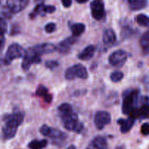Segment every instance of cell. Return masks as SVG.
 Listing matches in <instances>:
<instances>
[{
	"mask_svg": "<svg viewBox=\"0 0 149 149\" xmlns=\"http://www.w3.org/2000/svg\"><path fill=\"white\" fill-rule=\"evenodd\" d=\"M24 113L22 111H15L5 118V124L2 128L3 136L5 139H12L17 132L18 128L22 124Z\"/></svg>",
	"mask_w": 149,
	"mask_h": 149,
	"instance_id": "obj_1",
	"label": "cell"
},
{
	"mask_svg": "<svg viewBox=\"0 0 149 149\" xmlns=\"http://www.w3.org/2000/svg\"><path fill=\"white\" fill-rule=\"evenodd\" d=\"M123 97H124L122 101L123 113L130 116L136 110V103L138 97V92L134 90H128L125 92Z\"/></svg>",
	"mask_w": 149,
	"mask_h": 149,
	"instance_id": "obj_2",
	"label": "cell"
},
{
	"mask_svg": "<svg viewBox=\"0 0 149 149\" xmlns=\"http://www.w3.org/2000/svg\"><path fill=\"white\" fill-rule=\"evenodd\" d=\"M64 128L69 131L80 133L83 130V124L78 121V116L74 111L61 116Z\"/></svg>",
	"mask_w": 149,
	"mask_h": 149,
	"instance_id": "obj_3",
	"label": "cell"
},
{
	"mask_svg": "<svg viewBox=\"0 0 149 149\" xmlns=\"http://www.w3.org/2000/svg\"><path fill=\"white\" fill-rule=\"evenodd\" d=\"M39 130L44 136L49 137L50 138H51L54 143L56 145L59 144L60 143H62L67 138V135L64 132H61L58 130L50 127L48 125H42Z\"/></svg>",
	"mask_w": 149,
	"mask_h": 149,
	"instance_id": "obj_4",
	"label": "cell"
},
{
	"mask_svg": "<svg viewBox=\"0 0 149 149\" xmlns=\"http://www.w3.org/2000/svg\"><path fill=\"white\" fill-rule=\"evenodd\" d=\"M26 50H25L18 44L13 43L10 45L7 49L4 58L6 64H10L13 60L23 58L26 55Z\"/></svg>",
	"mask_w": 149,
	"mask_h": 149,
	"instance_id": "obj_5",
	"label": "cell"
},
{
	"mask_svg": "<svg viewBox=\"0 0 149 149\" xmlns=\"http://www.w3.org/2000/svg\"><path fill=\"white\" fill-rule=\"evenodd\" d=\"M65 78L67 80H72L75 78L85 79L88 78V71L82 64H75L66 70Z\"/></svg>",
	"mask_w": 149,
	"mask_h": 149,
	"instance_id": "obj_6",
	"label": "cell"
},
{
	"mask_svg": "<svg viewBox=\"0 0 149 149\" xmlns=\"http://www.w3.org/2000/svg\"><path fill=\"white\" fill-rule=\"evenodd\" d=\"M41 62V56L35 53L32 49L26 51V55L23 58L21 66L24 71H27L30 68L32 64H37Z\"/></svg>",
	"mask_w": 149,
	"mask_h": 149,
	"instance_id": "obj_7",
	"label": "cell"
},
{
	"mask_svg": "<svg viewBox=\"0 0 149 149\" xmlns=\"http://www.w3.org/2000/svg\"><path fill=\"white\" fill-rule=\"evenodd\" d=\"M127 60V53L124 50L118 49L112 52L108 58L110 64L114 67H121Z\"/></svg>",
	"mask_w": 149,
	"mask_h": 149,
	"instance_id": "obj_8",
	"label": "cell"
},
{
	"mask_svg": "<svg viewBox=\"0 0 149 149\" xmlns=\"http://www.w3.org/2000/svg\"><path fill=\"white\" fill-rule=\"evenodd\" d=\"M91 15L95 20H100L105 16V3L103 0H93L90 4Z\"/></svg>",
	"mask_w": 149,
	"mask_h": 149,
	"instance_id": "obj_9",
	"label": "cell"
},
{
	"mask_svg": "<svg viewBox=\"0 0 149 149\" xmlns=\"http://www.w3.org/2000/svg\"><path fill=\"white\" fill-rule=\"evenodd\" d=\"M111 116L108 112L99 111L96 112L94 116V123L98 130H102L110 122Z\"/></svg>",
	"mask_w": 149,
	"mask_h": 149,
	"instance_id": "obj_10",
	"label": "cell"
},
{
	"mask_svg": "<svg viewBox=\"0 0 149 149\" xmlns=\"http://www.w3.org/2000/svg\"><path fill=\"white\" fill-rule=\"evenodd\" d=\"M29 0H7V6L10 12L18 13L27 7Z\"/></svg>",
	"mask_w": 149,
	"mask_h": 149,
	"instance_id": "obj_11",
	"label": "cell"
},
{
	"mask_svg": "<svg viewBox=\"0 0 149 149\" xmlns=\"http://www.w3.org/2000/svg\"><path fill=\"white\" fill-rule=\"evenodd\" d=\"M32 49L35 53L41 56L44 54H49L53 52L56 49V47L53 44L43 43L36 45L34 47H32Z\"/></svg>",
	"mask_w": 149,
	"mask_h": 149,
	"instance_id": "obj_12",
	"label": "cell"
},
{
	"mask_svg": "<svg viewBox=\"0 0 149 149\" xmlns=\"http://www.w3.org/2000/svg\"><path fill=\"white\" fill-rule=\"evenodd\" d=\"M56 11V7L53 5H44L43 4H39L36 6L33 10L32 13L30 14V17L34 18L38 15L41 14L45 15L46 13H53Z\"/></svg>",
	"mask_w": 149,
	"mask_h": 149,
	"instance_id": "obj_13",
	"label": "cell"
},
{
	"mask_svg": "<svg viewBox=\"0 0 149 149\" xmlns=\"http://www.w3.org/2000/svg\"><path fill=\"white\" fill-rule=\"evenodd\" d=\"M108 148V143L103 136L98 135L95 137L86 147V149H106Z\"/></svg>",
	"mask_w": 149,
	"mask_h": 149,
	"instance_id": "obj_14",
	"label": "cell"
},
{
	"mask_svg": "<svg viewBox=\"0 0 149 149\" xmlns=\"http://www.w3.org/2000/svg\"><path fill=\"white\" fill-rule=\"evenodd\" d=\"M74 37L75 36H70V37H68L64 40L61 41L56 47L58 52L62 54L67 53L71 48L72 45L76 42V39Z\"/></svg>",
	"mask_w": 149,
	"mask_h": 149,
	"instance_id": "obj_15",
	"label": "cell"
},
{
	"mask_svg": "<svg viewBox=\"0 0 149 149\" xmlns=\"http://www.w3.org/2000/svg\"><path fill=\"white\" fill-rule=\"evenodd\" d=\"M134 121H135V119L132 117V116H129L128 119H118V124H119L120 126H121V129H120L121 130V132L122 133L128 132L131 129L133 125H134Z\"/></svg>",
	"mask_w": 149,
	"mask_h": 149,
	"instance_id": "obj_16",
	"label": "cell"
},
{
	"mask_svg": "<svg viewBox=\"0 0 149 149\" xmlns=\"http://www.w3.org/2000/svg\"><path fill=\"white\" fill-rule=\"evenodd\" d=\"M134 119L140 118V119H148L149 118V104H144L139 109L136 110L130 115Z\"/></svg>",
	"mask_w": 149,
	"mask_h": 149,
	"instance_id": "obj_17",
	"label": "cell"
},
{
	"mask_svg": "<svg viewBox=\"0 0 149 149\" xmlns=\"http://www.w3.org/2000/svg\"><path fill=\"white\" fill-rule=\"evenodd\" d=\"M95 51H96V47L94 45H89L79 53L78 58L81 61H88L93 56Z\"/></svg>",
	"mask_w": 149,
	"mask_h": 149,
	"instance_id": "obj_18",
	"label": "cell"
},
{
	"mask_svg": "<svg viewBox=\"0 0 149 149\" xmlns=\"http://www.w3.org/2000/svg\"><path fill=\"white\" fill-rule=\"evenodd\" d=\"M102 41L105 45H112L116 41V35L112 29H107L104 31Z\"/></svg>",
	"mask_w": 149,
	"mask_h": 149,
	"instance_id": "obj_19",
	"label": "cell"
},
{
	"mask_svg": "<svg viewBox=\"0 0 149 149\" xmlns=\"http://www.w3.org/2000/svg\"><path fill=\"white\" fill-rule=\"evenodd\" d=\"M36 95L42 97L46 103H49L52 101V95L48 93V90L45 86L39 85L36 90Z\"/></svg>",
	"mask_w": 149,
	"mask_h": 149,
	"instance_id": "obj_20",
	"label": "cell"
},
{
	"mask_svg": "<svg viewBox=\"0 0 149 149\" xmlns=\"http://www.w3.org/2000/svg\"><path fill=\"white\" fill-rule=\"evenodd\" d=\"M129 6L132 10H140L147 5V0H128Z\"/></svg>",
	"mask_w": 149,
	"mask_h": 149,
	"instance_id": "obj_21",
	"label": "cell"
},
{
	"mask_svg": "<svg viewBox=\"0 0 149 149\" xmlns=\"http://www.w3.org/2000/svg\"><path fill=\"white\" fill-rule=\"evenodd\" d=\"M48 145V141L47 140L43 139L40 141L34 140L32 141L28 144V147L30 149H42L47 146Z\"/></svg>",
	"mask_w": 149,
	"mask_h": 149,
	"instance_id": "obj_22",
	"label": "cell"
},
{
	"mask_svg": "<svg viewBox=\"0 0 149 149\" xmlns=\"http://www.w3.org/2000/svg\"><path fill=\"white\" fill-rule=\"evenodd\" d=\"M86 26L83 23H74L71 26V31L73 36H79L84 32Z\"/></svg>",
	"mask_w": 149,
	"mask_h": 149,
	"instance_id": "obj_23",
	"label": "cell"
},
{
	"mask_svg": "<svg viewBox=\"0 0 149 149\" xmlns=\"http://www.w3.org/2000/svg\"><path fill=\"white\" fill-rule=\"evenodd\" d=\"M58 112L60 117L63 116H65V115L69 114V113L73 112L72 107L69 103H62V104L58 106Z\"/></svg>",
	"mask_w": 149,
	"mask_h": 149,
	"instance_id": "obj_24",
	"label": "cell"
},
{
	"mask_svg": "<svg viewBox=\"0 0 149 149\" xmlns=\"http://www.w3.org/2000/svg\"><path fill=\"white\" fill-rule=\"evenodd\" d=\"M140 45L144 51L149 49V31L145 32L140 39Z\"/></svg>",
	"mask_w": 149,
	"mask_h": 149,
	"instance_id": "obj_25",
	"label": "cell"
},
{
	"mask_svg": "<svg viewBox=\"0 0 149 149\" xmlns=\"http://www.w3.org/2000/svg\"><path fill=\"white\" fill-rule=\"evenodd\" d=\"M136 21L140 26L149 27V17L144 14H139L136 17Z\"/></svg>",
	"mask_w": 149,
	"mask_h": 149,
	"instance_id": "obj_26",
	"label": "cell"
},
{
	"mask_svg": "<svg viewBox=\"0 0 149 149\" xmlns=\"http://www.w3.org/2000/svg\"><path fill=\"white\" fill-rule=\"evenodd\" d=\"M124 78L123 72L119 71H115L110 74V79L112 82H119Z\"/></svg>",
	"mask_w": 149,
	"mask_h": 149,
	"instance_id": "obj_27",
	"label": "cell"
},
{
	"mask_svg": "<svg viewBox=\"0 0 149 149\" xmlns=\"http://www.w3.org/2000/svg\"><path fill=\"white\" fill-rule=\"evenodd\" d=\"M7 31V24L4 18L0 17V36H3Z\"/></svg>",
	"mask_w": 149,
	"mask_h": 149,
	"instance_id": "obj_28",
	"label": "cell"
},
{
	"mask_svg": "<svg viewBox=\"0 0 149 149\" xmlns=\"http://www.w3.org/2000/svg\"><path fill=\"white\" fill-rule=\"evenodd\" d=\"M56 30V25L54 23H49L45 26V31L48 33H53Z\"/></svg>",
	"mask_w": 149,
	"mask_h": 149,
	"instance_id": "obj_29",
	"label": "cell"
},
{
	"mask_svg": "<svg viewBox=\"0 0 149 149\" xmlns=\"http://www.w3.org/2000/svg\"><path fill=\"white\" fill-rule=\"evenodd\" d=\"M58 65V62L56 61H48L45 62V66L51 70H53Z\"/></svg>",
	"mask_w": 149,
	"mask_h": 149,
	"instance_id": "obj_30",
	"label": "cell"
},
{
	"mask_svg": "<svg viewBox=\"0 0 149 149\" xmlns=\"http://www.w3.org/2000/svg\"><path fill=\"white\" fill-rule=\"evenodd\" d=\"M141 133L143 135H149V124L145 123L141 126Z\"/></svg>",
	"mask_w": 149,
	"mask_h": 149,
	"instance_id": "obj_31",
	"label": "cell"
},
{
	"mask_svg": "<svg viewBox=\"0 0 149 149\" xmlns=\"http://www.w3.org/2000/svg\"><path fill=\"white\" fill-rule=\"evenodd\" d=\"M64 7H70L72 4V0H61Z\"/></svg>",
	"mask_w": 149,
	"mask_h": 149,
	"instance_id": "obj_32",
	"label": "cell"
},
{
	"mask_svg": "<svg viewBox=\"0 0 149 149\" xmlns=\"http://www.w3.org/2000/svg\"><path fill=\"white\" fill-rule=\"evenodd\" d=\"M4 39H0V52H1V50L2 49L3 47H4Z\"/></svg>",
	"mask_w": 149,
	"mask_h": 149,
	"instance_id": "obj_33",
	"label": "cell"
},
{
	"mask_svg": "<svg viewBox=\"0 0 149 149\" xmlns=\"http://www.w3.org/2000/svg\"><path fill=\"white\" fill-rule=\"evenodd\" d=\"M89 0H76V1L78 3H80V4H83V3L86 2V1H88Z\"/></svg>",
	"mask_w": 149,
	"mask_h": 149,
	"instance_id": "obj_34",
	"label": "cell"
},
{
	"mask_svg": "<svg viewBox=\"0 0 149 149\" xmlns=\"http://www.w3.org/2000/svg\"><path fill=\"white\" fill-rule=\"evenodd\" d=\"M67 149H76V147L72 145V146H69Z\"/></svg>",
	"mask_w": 149,
	"mask_h": 149,
	"instance_id": "obj_35",
	"label": "cell"
},
{
	"mask_svg": "<svg viewBox=\"0 0 149 149\" xmlns=\"http://www.w3.org/2000/svg\"><path fill=\"white\" fill-rule=\"evenodd\" d=\"M4 63H5V62H4V60L3 61V60L0 59V67H1V65H2Z\"/></svg>",
	"mask_w": 149,
	"mask_h": 149,
	"instance_id": "obj_36",
	"label": "cell"
},
{
	"mask_svg": "<svg viewBox=\"0 0 149 149\" xmlns=\"http://www.w3.org/2000/svg\"><path fill=\"white\" fill-rule=\"evenodd\" d=\"M116 149H122L121 148H116Z\"/></svg>",
	"mask_w": 149,
	"mask_h": 149,
	"instance_id": "obj_37",
	"label": "cell"
},
{
	"mask_svg": "<svg viewBox=\"0 0 149 149\" xmlns=\"http://www.w3.org/2000/svg\"></svg>",
	"mask_w": 149,
	"mask_h": 149,
	"instance_id": "obj_38",
	"label": "cell"
}]
</instances>
